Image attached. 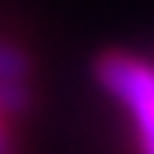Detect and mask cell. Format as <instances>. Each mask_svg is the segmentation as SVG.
Segmentation results:
<instances>
[{"label":"cell","instance_id":"7a4b0ae2","mask_svg":"<svg viewBox=\"0 0 154 154\" xmlns=\"http://www.w3.org/2000/svg\"><path fill=\"white\" fill-rule=\"evenodd\" d=\"M0 79H31L34 82V58L24 45L0 34Z\"/></svg>","mask_w":154,"mask_h":154},{"label":"cell","instance_id":"3957f363","mask_svg":"<svg viewBox=\"0 0 154 154\" xmlns=\"http://www.w3.org/2000/svg\"><path fill=\"white\" fill-rule=\"evenodd\" d=\"M0 154H21V147L14 140V130H11V120L4 113H0Z\"/></svg>","mask_w":154,"mask_h":154},{"label":"cell","instance_id":"6da1fadb","mask_svg":"<svg viewBox=\"0 0 154 154\" xmlns=\"http://www.w3.org/2000/svg\"><path fill=\"white\" fill-rule=\"evenodd\" d=\"M93 79L127 113L134 154H154V58L106 48L93 62Z\"/></svg>","mask_w":154,"mask_h":154}]
</instances>
